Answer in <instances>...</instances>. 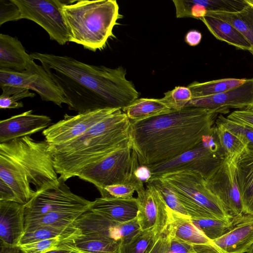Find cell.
<instances>
[{
  "label": "cell",
  "instance_id": "cell-1",
  "mask_svg": "<svg viewBox=\"0 0 253 253\" xmlns=\"http://www.w3.org/2000/svg\"><path fill=\"white\" fill-rule=\"evenodd\" d=\"M39 61L67 101L78 113L105 108L123 109L139 94L122 66L88 64L65 55L31 53Z\"/></svg>",
  "mask_w": 253,
  "mask_h": 253
},
{
  "label": "cell",
  "instance_id": "cell-2",
  "mask_svg": "<svg viewBox=\"0 0 253 253\" xmlns=\"http://www.w3.org/2000/svg\"><path fill=\"white\" fill-rule=\"evenodd\" d=\"M219 110L188 107L131 122L130 140L140 166L159 164L200 144L214 129Z\"/></svg>",
  "mask_w": 253,
  "mask_h": 253
},
{
  "label": "cell",
  "instance_id": "cell-3",
  "mask_svg": "<svg viewBox=\"0 0 253 253\" xmlns=\"http://www.w3.org/2000/svg\"><path fill=\"white\" fill-rule=\"evenodd\" d=\"M45 141L29 136L0 143V201L26 205L60 183Z\"/></svg>",
  "mask_w": 253,
  "mask_h": 253
},
{
  "label": "cell",
  "instance_id": "cell-4",
  "mask_svg": "<svg viewBox=\"0 0 253 253\" xmlns=\"http://www.w3.org/2000/svg\"><path fill=\"white\" fill-rule=\"evenodd\" d=\"M131 123L120 109L77 138L61 145H49L59 178L66 181L77 176L88 166L131 144Z\"/></svg>",
  "mask_w": 253,
  "mask_h": 253
},
{
  "label": "cell",
  "instance_id": "cell-5",
  "mask_svg": "<svg viewBox=\"0 0 253 253\" xmlns=\"http://www.w3.org/2000/svg\"><path fill=\"white\" fill-rule=\"evenodd\" d=\"M62 12L68 29L69 42L92 51L102 49L122 17L115 0L65 1Z\"/></svg>",
  "mask_w": 253,
  "mask_h": 253
},
{
  "label": "cell",
  "instance_id": "cell-6",
  "mask_svg": "<svg viewBox=\"0 0 253 253\" xmlns=\"http://www.w3.org/2000/svg\"><path fill=\"white\" fill-rule=\"evenodd\" d=\"M158 177L176 192L191 219L230 221L233 218L208 188L205 179L199 173L185 170L167 173Z\"/></svg>",
  "mask_w": 253,
  "mask_h": 253
},
{
  "label": "cell",
  "instance_id": "cell-7",
  "mask_svg": "<svg viewBox=\"0 0 253 253\" xmlns=\"http://www.w3.org/2000/svg\"><path fill=\"white\" fill-rule=\"evenodd\" d=\"M139 166L131 144L88 166L77 177L93 184L101 194L107 186L132 181Z\"/></svg>",
  "mask_w": 253,
  "mask_h": 253
},
{
  "label": "cell",
  "instance_id": "cell-8",
  "mask_svg": "<svg viewBox=\"0 0 253 253\" xmlns=\"http://www.w3.org/2000/svg\"><path fill=\"white\" fill-rule=\"evenodd\" d=\"M224 159L214 129L194 148L168 161L148 167L151 172V178L189 170L199 173L206 179Z\"/></svg>",
  "mask_w": 253,
  "mask_h": 253
},
{
  "label": "cell",
  "instance_id": "cell-9",
  "mask_svg": "<svg viewBox=\"0 0 253 253\" xmlns=\"http://www.w3.org/2000/svg\"><path fill=\"white\" fill-rule=\"evenodd\" d=\"M19 9L22 19L34 21L60 45L69 42L68 29L62 12L61 0H11Z\"/></svg>",
  "mask_w": 253,
  "mask_h": 253
},
{
  "label": "cell",
  "instance_id": "cell-10",
  "mask_svg": "<svg viewBox=\"0 0 253 253\" xmlns=\"http://www.w3.org/2000/svg\"><path fill=\"white\" fill-rule=\"evenodd\" d=\"M13 86L36 91L41 99L61 107L68 102L63 93L42 65L34 62L31 68L22 72L0 68V87Z\"/></svg>",
  "mask_w": 253,
  "mask_h": 253
},
{
  "label": "cell",
  "instance_id": "cell-11",
  "mask_svg": "<svg viewBox=\"0 0 253 253\" xmlns=\"http://www.w3.org/2000/svg\"><path fill=\"white\" fill-rule=\"evenodd\" d=\"M59 179L57 187L40 193L25 205V220L51 212L89 210L92 201L74 194Z\"/></svg>",
  "mask_w": 253,
  "mask_h": 253
},
{
  "label": "cell",
  "instance_id": "cell-12",
  "mask_svg": "<svg viewBox=\"0 0 253 253\" xmlns=\"http://www.w3.org/2000/svg\"><path fill=\"white\" fill-rule=\"evenodd\" d=\"M118 108H105L65 114L64 119L42 131L45 140L50 145H59L83 135L92 126L115 113Z\"/></svg>",
  "mask_w": 253,
  "mask_h": 253
},
{
  "label": "cell",
  "instance_id": "cell-13",
  "mask_svg": "<svg viewBox=\"0 0 253 253\" xmlns=\"http://www.w3.org/2000/svg\"><path fill=\"white\" fill-rule=\"evenodd\" d=\"M146 188L137 192L138 212L136 219L141 230H150L156 236L167 228L170 209L160 191L149 181Z\"/></svg>",
  "mask_w": 253,
  "mask_h": 253
},
{
  "label": "cell",
  "instance_id": "cell-14",
  "mask_svg": "<svg viewBox=\"0 0 253 253\" xmlns=\"http://www.w3.org/2000/svg\"><path fill=\"white\" fill-rule=\"evenodd\" d=\"M205 180L208 188L232 217L243 213L235 162L224 159Z\"/></svg>",
  "mask_w": 253,
  "mask_h": 253
},
{
  "label": "cell",
  "instance_id": "cell-15",
  "mask_svg": "<svg viewBox=\"0 0 253 253\" xmlns=\"http://www.w3.org/2000/svg\"><path fill=\"white\" fill-rule=\"evenodd\" d=\"M195 107L229 112L230 109L243 110L253 107V78L241 85L215 95L194 98L185 107Z\"/></svg>",
  "mask_w": 253,
  "mask_h": 253
},
{
  "label": "cell",
  "instance_id": "cell-16",
  "mask_svg": "<svg viewBox=\"0 0 253 253\" xmlns=\"http://www.w3.org/2000/svg\"><path fill=\"white\" fill-rule=\"evenodd\" d=\"M51 118L28 110L0 122V143L29 136L49 126Z\"/></svg>",
  "mask_w": 253,
  "mask_h": 253
},
{
  "label": "cell",
  "instance_id": "cell-17",
  "mask_svg": "<svg viewBox=\"0 0 253 253\" xmlns=\"http://www.w3.org/2000/svg\"><path fill=\"white\" fill-rule=\"evenodd\" d=\"M25 206L0 201V246H18L25 233Z\"/></svg>",
  "mask_w": 253,
  "mask_h": 253
},
{
  "label": "cell",
  "instance_id": "cell-18",
  "mask_svg": "<svg viewBox=\"0 0 253 253\" xmlns=\"http://www.w3.org/2000/svg\"><path fill=\"white\" fill-rule=\"evenodd\" d=\"M232 221L231 230L212 242L225 253H246L253 244V215L243 213Z\"/></svg>",
  "mask_w": 253,
  "mask_h": 253
},
{
  "label": "cell",
  "instance_id": "cell-19",
  "mask_svg": "<svg viewBox=\"0 0 253 253\" xmlns=\"http://www.w3.org/2000/svg\"><path fill=\"white\" fill-rule=\"evenodd\" d=\"M73 224L77 236L104 238L119 244L123 240V222L111 221L89 210L82 214Z\"/></svg>",
  "mask_w": 253,
  "mask_h": 253
},
{
  "label": "cell",
  "instance_id": "cell-20",
  "mask_svg": "<svg viewBox=\"0 0 253 253\" xmlns=\"http://www.w3.org/2000/svg\"><path fill=\"white\" fill-rule=\"evenodd\" d=\"M89 210L111 221L125 222L136 218L138 208L136 198L109 197L96 199L92 202Z\"/></svg>",
  "mask_w": 253,
  "mask_h": 253
},
{
  "label": "cell",
  "instance_id": "cell-21",
  "mask_svg": "<svg viewBox=\"0 0 253 253\" xmlns=\"http://www.w3.org/2000/svg\"><path fill=\"white\" fill-rule=\"evenodd\" d=\"M34 62L17 38L0 34V68L22 72L30 69Z\"/></svg>",
  "mask_w": 253,
  "mask_h": 253
},
{
  "label": "cell",
  "instance_id": "cell-22",
  "mask_svg": "<svg viewBox=\"0 0 253 253\" xmlns=\"http://www.w3.org/2000/svg\"><path fill=\"white\" fill-rule=\"evenodd\" d=\"M166 230L172 237L192 245H213L193 222L190 216L170 209L169 220Z\"/></svg>",
  "mask_w": 253,
  "mask_h": 253
},
{
  "label": "cell",
  "instance_id": "cell-23",
  "mask_svg": "<svg viewBox=\"0 0 253 253\" xmlns=\"http://www.w3.org/2000/svg\"><path fill=\"white\" fill-rule=\"evenodd\" d=\"M119 244L112 240L79 235L60 241L56 249L72 253H118Z\"/></svg>",
  "mask_w": 253,
  "mask_h": 253
},
{
  "label": "cell",
  "instance_id": "cell-24",
  "mask_svg": "<svg viewBox=\"0 0 253 253\" xmlns=\"http://www.w3.org/2000/svg\"><path fill=\"white\" fill-rule=\"evenodd\" d=\"M236 169L243 213L253 215V152L242 155L236 162Z\"/></svg>",
  "mask_w": 253,
  "mask_h": 253
},
{
  "label": "cell",
  "instance_id": "cell-25",
  "mask_svg": "<svg viewBox=\"0 0 253 253\" xmlns=\"http://www.w3.org/2000/svg\"><path fill=\"white\" fill-rule=\"evenodd\" d=\"M149 253H225L215 244L192 245L171 236L165 230L158 235Z\"/></svg>",
  "mask_w": 253,
  "mask_h": 253
},
{
  "label": "cell",
  "instance_id": "cell-26",
  "mask_svg": "<svg viewBox=\"0 0 253 253\" xmlns=\"http://www.w3.org/2000/svg\"><path fill=\"white\" fill-rule=\"evenodd\" d=\"M199 19L217 40L240 49L249 51L252 47L246 39L229 23L209 15Z\"/></svg>",
  "mask_w": 253,
  "mask_h": 253
},
{
  "label": "cell",
  "instance_id": "cell-27",
  "mask_svg": "<svg viewBox=\"0 0 253 253\" xmlns=\"http://www.w3.org/2000/svg\"><path fill=\"white\" fill-rule=\"evenodd\" d=\"M122 111L131 122L146 120L172 111L161 99L140 98Z\"/></svg>",
  "mask_w": 253,
  "mask_h": 253
},
{
  "label": "cell",
  "instance_id": "cell-28",
  "mask_svg": "<svg viewBox=\"0 0 253 253\" xmlns=\"http://www.w3.org/2000/svg\"><path fill=\"white\" fill-rule=\"evenodd\" d=\"M206 15L225 21L235 28L253 47V6L247 4L236 12H209Z\"/></svg>",
  "mask_w": 253,
  "mask_h": 253
},
{
  "label": "cell",
  "instance_id": "cell-29",
  "mask_svg": "<svg viewBox=\"0 0 253 253\" xmlns=\"http://www.w3.org/2000/svg\"><path fill=\"white\" fill-rule=\"evenodd\" d=\"M214 129L225 159L236 163L248 152L247 146L239 138L216 121Z\"/></svg>",
  "mask_w": 253,
  "mask_h": 253
},
{
  "label": "cell",
  "instance_id": "cell-30",
  "mask_svg": "<svg viewBox=\"0 0 253 253\" xmlns=\"http://www.w3.org/2000/svg\"><path fill=\"white\" fill-rule=\"evenodd\" d=\"M247 79L224 78L199 83L194 82L188 85L192 98L219 94L242 84Z\"/></svg>",
  "mask_w": 253,
  "mask_h": 253
},
{
  "label": "cell",
  "instance_id": "cell-31",
  "mask_svg": "<svg viewBox=\"0 0 253 253\" xmlns=\"http://www.w3.org/2000/svg\"><path fill=\"white\" fill-rule=\"evenodd\" d=\"M84 212L83 211L54 212L27 219L25 220V231L42 226L66 228L73 224Z\"/></svg>",
  "mask_w": 253,
  "mask_h": 253
},
{
  "label": "cell",
  "instance_id": "cell-32",
  "mask_svg": "<svg viewBox=\"0 0 253 253\" xmlns=\"http://www.w3.org/2000/svg\"><path fill=\"white\" fill-rule=\"evenodd\" d=\"M150 230H140L131 239L119 244L118 253H149L157 239Z\"/></svg>",
  "mask_w": 253,
  "mask_h": 253
},
{
  "label": "cell",
  "instance_id": "cell-33",
  "mask_svg": "<svg viewBox=\"0 0 253 253\" xmlns=\"http://www.w3.org/2000/svg\"><path fill=\"white\" fill-rule=\"evenodd\" d=\"M2 92L0 96V108L5 109H18L24 106L22 102L19 101L28 97H34L36 94L29 89L13 86L2 87Z\"/></svg>",
  "mask_w": 253,
  "mask_h": 253
},
{
  "label": "cell",
  "instance_id": "cell-34",
  "mask_svg": "<svg viewBox=\"0 0 253 253\" xmlns=\"http://www.w3.org/2000/svg\"><path fill=\"white\" fill-rule=\"evenodd\" d=\"M192 220L194 224L212 241L227 233L233 225L232 218L230 221L215 219H192Z\"/></svg>",
  "mask_w": 253,
  "mask_h": 253
},
{
  "label": "cell",
  "instance_id": "cell-35",
  "mask_svg": "<svg viewBox=\"0 0 253 253\" xmlns=\"http://www.w3.org/2000/svg\"><path fill=\"white\" fill-rule=\"evenodd\" d=\"M70 226L63 228L52 226H42L25 231L18 246L59 237L65 233Z\"/></svg>",
  "mask_w": 253,
  "mask_h": 253
},
{
  "label": "cell",
  "instance_id": "cell-36",
  "mask_svg": "<svg viewBox=\"0 0 253 253\" xmlns=\"http://www.w3.org/2000/svg\"><path fill=\"white\" fill-rule=\"evenodd\" d=\"M216 121L239 138L247 146L248 151L253 152V128L230 120L223 114H219Z\"/></svg>",
  "mask_w": 253,
  "mask_h": 253
},
{
  "label": "cell",
  "instance_id": "cell-37",
  "mask_svg": "<svg viewBox=\"0 0 253 253\" xmlns=\"http://www.w3.org/2000/svg\"><path fill=\"white\" fill-rule=\"evenodd\" d=\"M144 183L135 177L130 182L126 183L107 186L100 194L101 197H115L131 198L135 191L137 193L145 189Z\"/></svg>",
  "mask_w": 253,
  "mask_h": 253
},
{
  "label": "cell",
  "instance_id": "cell-38",
  "mask_svg": "<svg viewBox=\"0 0 253 253\" xmlns=\"http://www.w3.org/2000/svg\"><path fill=\"white\" fill-rule=\"evenodd\" d=\"M148 181L152 183L160 191L168 206L177 213L189 216L173 189L159 177L151 178Z\"/></svg>",
  "mask_w": 253,
  "mask_h": 253
},
{
  "label": "cell",
  "instance_id": "cell-39",
  "mask_svg": "<svg viewBox=\"0 0 253 253\" xmlns=\"http://www.w3.org/2000/svg\"><path fill=\"white\" fill-rule=\"evenodd\" d=\"M192 98L191 91L187 86H178L165 92L161 99L171 110L179 111L185 108Z\"/></svg>",
  "mask_w": 253,
  "mask_h": 253
},
{
  "label": "cell",
  "instance_id": "cell-40",
  "mask_svg": "<svg viewBox=\"0 0 253 253\" xmlns=\"http://www.w3.org/2000/svg\"><path fill=\"white\" fill-rule=\"evenodd\" d=\"M209 12H236L241 10L246 4L245 0H204Z\"/></svg>",
  "mask_w": 253,
  "mask_h": 253
},
{
  "label": "cell",
  "instance_id": "cell-41",
  "mask_svg": "<svg viewBox=\"0 0 253 253\" xmlns=\"http://www.w3.org/2000/svg\"><path fill=\"white\" fill-rule=\"evenodd\" d=\"M61 236L20 245L19 246L25 253H45L55 249L56 247L61 241Z\"/></svg>",
  "mask_w": 253,
  "mask_h": 253
},
{
  "label": "cell",
  "instance_id": "cell-42",
  "mask_svg": "<svg viewBox=\"0 0 253 253\" xmlns=\"http://www.w3.org/2000/svg\"><path fill=\"white\" fill-rule=\"evenodd\" d=\"M22 19L18 6L11 0H0V25L11 21Z\"/></svg>",
  "mask_w": 253,
  "mask_h": 253
},
{
  "label": "cell",
  "instance_id": "cell-43",
  "mask_svg": "<svg viewBox=\"0 0 253 253\" xmlns=\"http://www.w3.org/2000/svg\"><path fill=\"white\" fill-rule=\"evenodd\" d=\"M226 118L253 128V107L246 109L234 111Z\"/></svg>",
  "mask_w": 253,
  "mask_h": 253
},
{
  "label": "cell",
  "instance_id": "cell-44",
  "mask_svg": "<svg viewBox=\"0 0 253 253\" xmlns=\"http://www.w3.org/2000/svg\"><path fill=\"white\" fill-rule=\"evenodd\" d=\"M202 36L201 33L196 30H192L187 32L185 41L190 46H196L200 43Z\"/></svg>",
  "mask_w": 253,
  "mask_h": 253
},
{
  "label": "cell",
  "instance_id": "cell-45",
  "mask_svg": "<svg viewBox=\"0 0 253 253\" xmlns=\"http://www.w3.org/2000/svg\"><path fill=\"white\" fill-rule=\"evenodd\" d=\"M136 177L143 183H146L151 178L152 175L149 168L145 166H139L135 170Z\"/></svg>",
  "mask_w": 253,
  "mask_h": 253
},
{
  "label": "cell",
  "instance_id": "cell-46",
  "mask_svg": "<svg viewBox=\"0 0 253 253\" xmlns=\"http://www.w3.org/2000/svg\"><path fill=\"white\" fill-rule=\"evenodd\" d=\"M0 253H25L19 246H0Z\"/></svg>",
  "mask_w": 253,
  "mask_h": 253
},
{
  "label": "cell",
  "instance_id": "cell-47",
  "mask_svg": "<svg viewBox=\"0 0 253 253\" xmlns=\"http://www.w3.org/2000/svg\"><path fill=\"white\" fill-rule=\"evenodd\" d=\"M45 253H72L71 252L65 250L56 249L48 251Z\"/></svg>",
  "mask_w": 253,
  "mask_h": 253
},
{
  "label": "cell",
  "instance_id": "cell-48",
  "mask_svg": "<svg viewBox=\"0 0 253 253\" xmlns=\"http://www.w3.org/2000/svg\"><path fill=\"white\" fill-rule=\"evenodd\" d=\"M246 253H253V244L247 250Z\"/></svg>",
  "mask_w": 253,
  "mask_h": 253
},
{
  "label": "cell",
  "instance_id": "cell-49",
  "mask_svg": "<svg viewBox=\"0 0 253 253\" xmlns=\"http://www.w3.org/2000/svg\"><path fill=\"white\" fill-rule=\"evenodd\" d=\"M246 2L252 6H253V0H245Z\"/></svg>",
  "mask_w": 253,
  "mask_h": 253
},
{
  "label": "cell",
  "instance_id": "cell-50",
  "mask_svg": "<svg viewBox=\"0 0 253 253\" xmlns=\"http://www.w3.org/2000/svg\"><path fill=\"white\" fill-rule=\"evenodd\" d=\"M249 52L253 55V47H251V49L249 50Z\"/></svg>",
  "mask_w": 253,
  "mask_h": 253
}]
</instances>
